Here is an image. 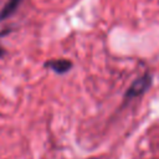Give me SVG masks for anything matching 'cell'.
Here are the masks:
<instances>
[{
    "instance_id": "2",
    "label": "cell",
    "mask_w": 159,
    "mask_h": 159,
    "mask_svg": "<svg viewBox=\"0 0 159 159\" xmlns=\"http://www.w3.org/2000/svg\"><path fill=\"white\" fill-rule=\"evenodd\" d=\"M43 67L51 70L57 75H65L71 71V68L73 67V62L68 58H52L47 60L43 63Z\"/></svg>"
},
{
    "instance_id": "3",
    "label": "cell",
    "mask_w": 159,
    "mask_h": 159,
    "mask_svg": "<svg viewBox=\"0 0 159 159\" xmlns=\"http://www.w3.org/2000/svg\"><path fill=\"white\" fill-rule=\"evenodd\" d=\"M21 2H22V0H7V2L0 10V21L6 20L11 15H14L16 12V10L19 9Z\"/></svg>"
},
{
    "instance_id": "1",
    "label": "cell",
    "mask_w": 159,
    "mask_h": 159,
    "mask_svg": "<svg viewBox=\"0 0 159 159\" xmlns=\"http://www.w3.org/2000/svg\"><path fill=\"white\" fill-rule=\"evenodd\" d=\"M153 84V76L149 71H145L143 75H140L139 77H137L130 86L128 87V89L124 93V102L132 101L134 98H138L140 96H143L145 92L149 91V88Z\"/></svg>"
},
{
    "instance_id": "4",
    "label": "cell",
    "mask_w": 159,
    "mask_h": 159,
    "mask_svg": "<svg viewBox=\"0 0 159 159\" xmlns=\"http://www.w3.org/2000/svg\"><path fill=\"white\" fill-rule=\"evenodd\" d=\"M4 55H5V48H4V47L0 45V58H1Z\"/></svg>"
}]
</instances>
